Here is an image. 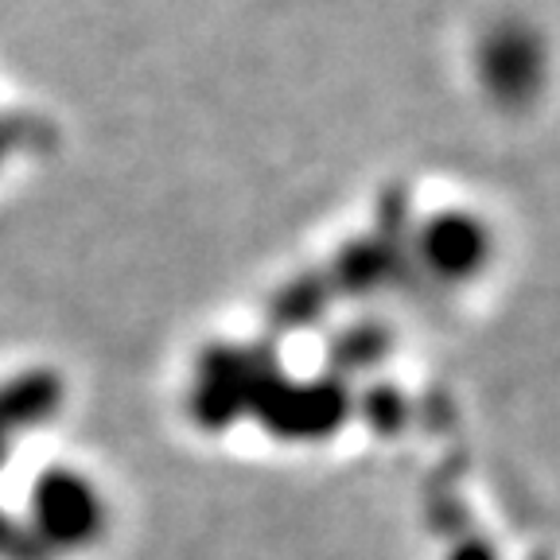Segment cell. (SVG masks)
<instances>
[{
  "mask_svg": "<svg viewBox=\"0 0 560 560\" xmlns=\"http://www.w3.org/2000/svg\"><path fill=\"white\" fill-rule=\"evenodd\" d=\"M32 121H24V117H0V160L9 156L16 144H24V140H32V129H27Z\"/></svg>",
  "mask_w": 560,
  "mask_h": 560,
  "instance_id": "cell-7",
  "label": "cell"
},
{
  "mask_svg": "<svg viewBox=\"0 0 560 560\" xmlns=\"http://www.w3.org/2000/svg\"><path fill=\"white\" fill-rule=\"evenodd\" d=\"M4 440H9V436H0V459H4Z\"/></svg>",
  "mask_w": 560,
  "mask_h": 560,
  "instance_id": "cell-8",
  "label": "cell"
},
{
  "mask_svg": "<svg viewBox=\"0 0 560 560\" xmlns=\"http://www.w3.org/2000/svg\"><path fill=\"white\" fill-rule=\"evenodd\" d=\"M62 385L47 370L35 374H20L9 385H0V436H9L27 424H39L59 409Z\"/></svg>",
  "mask_w": 560,
  "mask_h": 560,
  "instance_id": "cell-3",
  "label": "cell"
},
{
  "mask_svg": "<svg viewBox=\"0 0 560 560\" xmlns=\"http://www.w3.org/2000/svg\"><path fill=\"white\" fill-rule=\"evenodd\" d=\"M0 552L4 557H27V552H39V545H35V534H27L12 517L0 514Z\"/></svg>",
  "mask_w": 560,
  "mask_h": 560,
  "instance_id": "cell-6",
  "label": "cell"
},
{
  "mask_svg": "<svg viewBox=\"0 0 560 560\" xmlns=\"http://www.w3.org/2000/svg\"><path fill=\"white\" fill-rule=\"evenodd\" d=\"M277 405H269V424L280 432H324L339 417V394L327 385L315 389H277Z\"/></svg>",
  "mask_w": 560,
  "mask_h": 560,
  "instance_id": "cell-4",
  "label": "cell"
},
{
  "mask_svg": "<svg viewBox=\"0 0 560 560\" xmlns=\"http://www.w3.org/2000/svg\"><path fill=\"white\" fill-rule=\"evenodd\" d=\"M35 534L47 541H59L67 549L94 541L102 529V499L82 475L47 471L35 482Z\"/></svg>",
  "mask_w": 560,
  "mask_h": 560,
  "instance_id": "cell-1",
  "label": "cell"
},
{
  "mask_svg": "<svg viewBox=\"0 0 560 560\" xmlns=\"http://www.w3.org/2000/svg\"><path fill=\"white\" fill-rule=\"evenodd\" d=\"M420 254L440 277H471L487 261V230L471 214H440L420 237Z\"/></svg>",
  "mask_w": 560,
  "mask_h": 560,
  "instance_id": "cell-2",
  "label": "cell"
},
{
  "mask_svg": "<svg viewBox=\"0 0 560 560\" xmlns=\"http://www.w3.org/2000/svg\"><path fill=\"white\" fill-rule=\"evenodd\" d=\"M487 79L499 94H517V90L534 86L537 74V55L534 44L525 35H499L494 44L487 47Z\"/></svg>",
  "mask_w": 560,
  "mask_h": 560,
  "instance_id": "cell-5",
  "label": "cell"
}]
</instances>
